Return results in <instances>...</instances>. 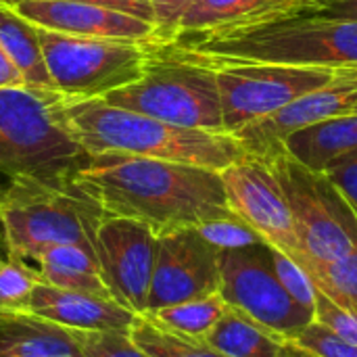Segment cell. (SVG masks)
<instances>
[{
	"label": "cell",
	"instance_id": "obj_23",
	"mask_svg": "<svg viewBox=\"0 0 357 357\" xmlns=\"http://www.w3.org/2000/svg\"><path fill=\"white\" fill-rule=\"evenodd\" d=\"M228 303L222 297V293H209L203 297H195L182 303H174L161 310L146 312L149 318H153L163 328L178 333L182 337L190 339H205L207 333L220 322V318L228 312Z\"/></svg>",
	"mask_w": 357,
	"mask_h": 357
},
{
	"label": "cell",
	"instance_id": "obj_18",
	"mask_svg": "<svg viewBox=\"0 0 357 357\" xmlns=\"http://www.w3.org/2000/svg\"><path fill=\"white\" fill-rule=\"evenodd\" d=\"M354 151H357V113L307 126L282 142L287 157L316 174H326L337 159Z\"/></svg>",
	"mask_w": 357,
	"mask_h": 357
},
{
	"label": "cell",
	"instance_id": "obj_4",
	"mask_svg": "<svg viewBox=\"0 0 357 357\" xmlns=\"http://www.w3.org/2000/svg\"><path fill=\"white\" fill-rule=\"evenodd\" d=\"M107 213L75 176L15 178L0 188V226L10 257L33 259L56 245L94 253V234Z\"/></svg>",
	"mask_w": 357,
	"mask_h": 357
},
{
	"label": "cell",
	"instance_id": "obj_19",
	"mask_svg": "<svg viewBox=\"0 0 357 357\" xmlns=\"http://www.w3.org/2000/svg\"><path fill=\"white\" fill-rule=\"evenodd\" d=\"M0 357H82L69 328L29 312H0Z\"/></svg>",
	"mask_w": 357,
	"mask_h": 357
},
{
	"label": "cell",
	"instance_id": "obj_22",
	"mask_svg": "<svg viewBox=\"0 0 357 357\" xmlns=\"http://www.w3.org/2000/svg\"><path fill=\"white\" fill-rule=\"evenodd\" d=\"M203 341L224 357H280L284 343V339L234 307H228Z\"/></svg>",
	"mask_w": 357,
	"mask_h": 357
},
{
	"label": "cell",
	"instance_id": "obj_26",
	"mask_svg": "<svg viewBox=\"0 0 357 357\" xmlns=\"http://www.w3.org/2000/svg\"><path fill=\"white\" fill-rule=\"evenodd\" d=\"M38 282L31 264L10 255L0 259V312H25Z\"/></svg>",
	"mask_w": 357,
	"mask_h": 357
},
{
	"label": "cell",
	"instance_id": "obj_34",
	"mask_svg": "<svg viewBox=\"0 0 357 357\" xmlns=\"http://www.w3.org/2000/svg\"><path fill=\"white\" fill-rule=\"evenodd\" d=\"M88 2H94V4H100L105 8H111V10H117V13L138 17L142 21L153 23V8H151L149 0H88Z\"/></svg>",
	"mask_w": 357,
	"mask_h": 357
},
{
	"label": "cell",
	"instance_id": "obj_14",
	"mask_svg": "<svg viewBox=\"0 0 357 357\" xmlns=\"http://www.w3.org/2000/svg\"><path fill=\"white\" fill-rule=\"evenodd\" d=\"M357 107V69H345L335 82L314 92L299 96L276 113L238 130L236 136L245 153L259 159H274L282 155V142L287 136L307 126L356 113Z\"/></svg>",
	"mask_w": 357,
	"mask_h": 357
},
{
	"label": "cell",
	"instance_id": "obj_2",
	"mask_svg": "<svg viewBox=\"0 0 357 357\" xmlns=\"http://www.w3.org/2000/svg\"><path fill=\"white\" fill-rule=\"evenodd\" d=\"M151 50L209 69L243 63L357 69V19L299 13L241 31L151 44Z\"/></svg>",
	"mask_w": 357,
	"mask_h": 357
},
{
	"label": "cell",
	"instance_id": "obj_6",
	"mask_svg": "<svg viewBox=\"0 0 357 357\" xmlns=\"http://www.w3.org/2000/svg\"><path fill=\"white\" fill-rule=\"evenodd\" d=\"M40 44L52 90L61 98H102L138 82L153 61L151 44L75 38L40 29Z\"/></svg>",
	"mask_w": 357,
	"mask_h": 357
},
{
	"label": "cell",
	"instance_id": "obj_30",
	"mask_svg": "<svg viewBox=\"0 0 357 357\" xmlns=\"http://www.w3.org/2000/svg\"><path fill=\"white\" fill-rule=\"evenodd\" d=\"M291 343L299 345L310 354H316L318 357H357V345L341 339L316 320L310 326H305L299 335H295Z\"/></svg>",
	"mask_w": 357,
	"mask_h": 357
},
{
	"label": "cell",
	"instance_id": "obj_25",
	"mask_svg": "<svg viewBox=\"0 0 357 357\" xmlns=\"http://www.w3.org/2000/svg\"><path fill=\"white\" fill-rule=\"evenodd\" d=\"M301 268L312 278L320 295L331 299L335 305L357 314V253L333 261L305 259Z\"/></svg>",
	"mask_w": 357,
	"mask_h": 357
},
{
	"label": "cell",
	"instance_id": "obj_15",
	"mask_svg": "<svg viewBox=\"0 0 357 357\" xmlns=\"http://www.w3.org/2000/svg\"><path fill=\"white\" fill-rule=\"evenodd\" d=\"M36 27L75 38L155 44L153 23L88 0H23L15 6Z\"/></svg>",
	"mask_w": 357,
	"mask_h": 357
},
{
	"label": "cell",
	"instance_id": "obj_29",
	"mask_svg": "<svg viewBox=\"0 0 357 357\" xmlns=\"http://www.w3.org/2000/svg\"><path fill=\"white\" fill-rule=\"evenodd\" d=\"M272 266L276 272V278L284 287V291L307 312L316 316V299H318V289L314 287L312 278L305 274V270L295 264L289 255L272 249Z\"/></svg>",
	"mask_w": 357,
	"mask_h": 357
},
{
	"label": "cell",
	"instance_id": "obj_36",
	"mask_svg": "<svg viewBox=\"0 0 357 357\" xmlns=\"http://www.w3.org/2000/svg\"><path fill=\"white\" fill-rule=\"evenodd\" d=\"M2 88H25V82L19 73V69L13 65L4 48L0 46V90Z\"/></svg>",
	"mask_w": 357,
	"mask_h": 357
},
{
	"label": "cell",
	"instance_id": "obj_10",
	"mask_svg": "<svg viewBox=\"0 0 357 357\" xmlns=\"http://www.w3.org/2000/svg\"><path fill=\"white\" fill-rule=\"evenodd\" d=\"M220 293L226 303L284 341H291L316 316L301 307L280 284L272 266V247L261 243L220 251Z\"/></svg>",
	"mask_w": 357,
	"mask_h": 357
},
{
	"label": "cell",
	"instance_id": "obj_12",
	"mask_svg": "<svg viewBox=\"0 0 357 357\" xmlns=\"http://www.w3.org/2000/svg\"><path fill=\"white\" fill-rule=\"evenodd\" d=\"M94 255L111 299L134 314H146L157 234L136 220L105 215L94 234Z\"/></svg>",
	"mask_w": 357,
	"mask_h": 357
},
{
	"label": "cell",
	"instance_id": "obj_17",
	"mask_svg": "<svg viewBox=\"0 0 357 357\" xmlns=\"http://www.w3.org/2000/svg\"><path fill=\"white\" fill-rule=\"evenodd\" d=\"M25 312L69 331H130L136 316L113 299L59 289L42 280L36 284Z\"/></svg>",
	"mask_w": 357,
	"mask_h": 357
},
{
	"label": "cell",
	"instance_id": "obj_35",
	"mask_svg": "<svg viewBox=\"0 0 357 357\" xmlns=\"http://www.w3.org/2000/svg\"><path fill=\"white\" fill-rule=\"evenodd\" d=\"M305 13L337 19H357V0H316Z\"/></svg>",
	"mask_w": 357,
	"mask_h": 357
},
{
	"label": "cell",
	"instance_id": "obj_27",
	"mask_svg": "<svg viewBox=\"0 0 357 357\" xmlns=\"http://www.w3.org/2000/svg\"><path fill=\"white\" fill-rule=\"evenodd\" d=\"M82 357H149L128 331H71Z\"/></svg>",
	"mask_w": 357,
	"mask_h": 357
},
{
	"label": "cell",
	"instance_id": "obj_3",
	"mask_svg": "<svg viewBox=\"0 0 357 357\" xmlns=\"http://www.w3.org/2000/svg\"><path fill=\"white\" fill-rule=\"evenodd\" d=\"M61 117L88 155H130L174 161L222 172L245 155L243 144L228 132L174 126L136 111H126L102 98H59Z\"/></svg>",
	"mask_w": 357,
	"mask_h": 357
},
{
	"label": "cell",
	"instance_id": "obj_28",
	"mask_svg": "<svg viewBox=\"0 0 357 357\" xmlns=\"http://www.w3.org/2000/svg\"><path fill=\"white\" fill-rule=\"evenodd\" d=\"M197 230L218 251L245 249V247H253V245L264 243L261 236L236 215H228V218H222V220L207 222V224L199 226Z\"/></svg>",
	"mask_w": 357,
	"mask_h": 357
},
{
	"label": "cell",
	"instance_id": "obj_20",
	"mask_svg": "<svg viewBox=\"0 0 357 357\" xmlns=\"http://www.w3.org/2000/svg\"><path fill=\"white\" fill-rule=\"evenodd\" d=\"M0 46L19 69L25 88L46 96H56L46 71L38 27L15 6L0 2Z\"/></svg>",
	"mask_w": 357,
	"mask_h": 357
},
{
	"label": "cell",
	"instance_id": "obj_31",
	"mask_svg": "<svg viewBox=\"0 0 357 357\" xmlns=\"http://www.w3.org/2000/svg\"><path fill=\"white\" fill-rule=\"evenodd\" d=\"M316 322H320L341 339L357 345V314L335 305L331 299H326L320 293L316 299Z\"/></svg>",
	"mask_w": 357,
	"mask_h": 357
},
{
	"label": "cell",
	"instance_id": "obj_38",
	"mask_svg": "<svg viewBox=\"0 0 357 357\" xmlns=\"http://www.w3.org/2000/svg\"><path fill=\"white\" fill-rule=\"evenodd\" d=\"M2 4H10V6H17L19 2H23V0H0Z\"/></svg>",
	"mask_w": 357,
	"mask_h": 357
},
{
	"label": "cell",
	"instance_id": "obj_39",
	"mask_svg": "<svg viewBox=\"0 0 357 357\" xmlns=\"http://www.w3.org/2000/svg\"><path fill=\"white\" fill-rule=\"evenodd\" d=\"M356 113H357V107H356Z\"/></svg>",
	"mask_w": 357,
	"mask_h": 357
},
{
	"label": "cell",
	"instance_id": "obj_5",
	"mask_svg": "<svg viewBox=\"0 0 357 357\" xmlns=\"http://www.w3.org/2000/svg\"><path fill=\"white\" fill-rule=\"evenodd\" d=\"M61 96H46L27 88L0 90V176L63 178L75 176L88 153L69 134Z\"/></svg>",
	"mask_w": 357,
	"mask_h": 357
},
{
	"label": "cell",
	"instance_id": "obj_32",
	"mask_svg": "<svg viewBox=\"0 0 357 357\" xmlns=\"http://www.w3.org/2000/svg\"><path fill=\"white\" fill-rule=\"evenodd\" d=\"M153 8V23L157 29V42H169L180 25V19L195 0H149Z\"/></svg>",
	"mask_w": 357,
	"mask_h": 357
},
{
	"label": "cell",
	"instance_id": "obj_13",
	"mask_svg": "<svg viewBox=\"0 0 357 357\" xmlns=\"http://www.w3.org/2000/svg\"><path fill=\"white\" fill-rule=\"evenodd\" d=\"M220 251L197 228L157 236L146 312L220 291Z\"/></svg>",
	"mask_w": 357,
	"mask_h": 357
},
{
	"label": "cell",
	"instance_id": "obj_8",
	"mask_svg": "<svg viewBox=\"0 0 357 357\" xmlns=\"http://www.w3.org/2000/svg\"><path fill=\"white\" fill-rule=\"evenodd\" d=\"M266 161L272 163L287 195L305 259L333 261L357 253V215L335 184L284 153Z\"/></svg>",
	"mask_w": 357,
	"mask_h": 357
},
{
	"label": "cell",
	"instance_id": "obj_21",
	"mask_svg": "<svg viewBox=\"0 0 357 357\" xmlns=\"http://www.w3.org/2000/svg\"><path fill=\"white\" fill-rule=\"evenodd\" d=\"M33 264L40 280L46 284L111 299V293L100 276L96 255L84 247L56 245L42 251Z\"/></svg>",
	"mask_w": 357,
	"mask_h": 357
},
{
	"label": "cell",
	"instance_id": "obj_11",
	"mask_svg": "<svg viewBox=\"0 0 357 357\" xmlns=\"http://www.w3.org/2000/svg\"><path fill=\"white\" fill-rule=\"evenodd\" d=\"M230 211L253 228L266 245L303 264L293 211L270 161L245 153L220 172Z\"/></svg>",
	"mask_w": 357,
	"mask_h": 357
},
{
	"label": "cell",
	"instance_id": "obj_1",
	"mask_svg": "<svg viewBox=\"0 0 357 357\" xmlns=\"http://www.w3.org/2000/svg\"><path fill=\"white\" fill-rule=\"evenodd\" d=\"M77 180L107 215L136 220L157 236L234 215L220 172L197 165L102 153L88 157Z\"/></svg>",
	"mask_w": 357,
	"mask_h": 357
},
{
	"label": "cell",
	"instance_id": "obj_33",
	"mask_svg": "<svg viewBox=\"0 0 357 357\" xmlns=\"http://www.w3.org/2000/svg\"><path fill=\"white\" fill-rule=\"evenodd\" d=\"M357 215V151L337 159L324 174Z\"/></svg>",
	"mask_w": 357,
	"mask_h": 357
},
{
	"label": "cell",
	"instance_id": "obj_16",
	"mask_svg": "<svg viewBox=\"0 0 357 357\" xmlns=\"http://www.w3.org/2000/svg\"><path fill=\"white\" fill-rule=\"evenodd\" d=\"M314 2L316 0H195L180 19L172 40L220 36L274 23L310 10Z\"/></svg>",
	"mask_w": 357,
	"mask_h": 357
},
{
	"label": "cell",
	"instance_id": "obj_7",
	"mask_svg": "<svg viewBox=\"0 0 357 357\" xmlns=\"http://www.w3.org/2000/svg\"><path fill=\"white\" fill-rule=\"evenodd\" d=\"M102 100L174 126L226 132L215 71L209 67L153 54L138 82L109 92Z\"/></svg>",
	"mask_w": 357,
	"mask_h": 357
},
{
	"label": "cell",
	"instance_id": "obj_24",
	"mask_svg": "<svg viewBox=\"0 0 357 357\" xmlns=\"http://www.w3.org/2000/svg\"><path fill=\"white\" fill-rule=\"evenodd\" d=\"M128 333L149 357H224L203 339H190L172 333L146 314H136Z\"/></svg>",
	"mask_w": 357,
	"mask_h": 357
},
{
	"label": "cell",
	"instance_id": "obj_37",
	"mask_svg": "<svg viewBox=\"0 0 357 357\" xmlns=\"http://www.w3.org/2000/svg\"><path fill=\"white\" fill-rule=\"evenodd\" d=\"M280 357H318L316 354H310L305 349H301L299 345L291 343V341H284L282 343V349H280Z\"/></svg>",
	"mask_w": 357,
	"mask_h": 357
},
{
	"label": "cell",
	"instance_id": "obj_9",
	"mask_svg": "<svg viewBox=\"0 0 357 357\" xmlns=\"http://www.w3.org/2000/svg\"><path fill=\"white\" fill-rule=\"evenodd\" d=\"M224 130H238L276 113L299 96L335 82L345 69L284 63H243L215 67Z\"/></svg>",
	"mask_w": 357,
	"mask_h": 357
}]
</instances>
